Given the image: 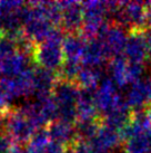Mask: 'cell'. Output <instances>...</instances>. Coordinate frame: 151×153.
Wrapping results in <instances>:
<instances>
[]
</instances>
